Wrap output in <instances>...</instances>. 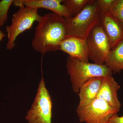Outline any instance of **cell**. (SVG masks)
Segmentation results:
<instances>
[{
  "mask_svg": "<svg viewBox=\"0 0 123 123\" xmlns=\"http://www.w3.org/2000/svg\"><path fill=\"white\" fill-rule=\"evenodd\" d=\"M66 37L64 18L49 13L42 16L38 22L31 46L35 50L43 55L59 50L60 44Z\"/></svg>",
  "mask_w": 123,
  "mask_h": 123,
  "instance_id": "6da1fadb",
  "label": "cell"
},
{
  "mask_svg": "<svg viewBox=\"0 0 123 123\" xmlns=\"http://www.w3.org/2000/svg\"><path fill=\"white\" fill-rule=\"evenodd\" d=\"M66 66L73 91L75 93H78L81 86L91 78L112 76L113 74L105 64L83 62L69 56Z\"/></svg>",
  "mask_w": 123,
  "mask_h": 123,
  "instance_id": "7a4b0ae2",
  "label": "cell"
},
{
  "mask_svg": "<svg viewBox=\"0 0 123 123\" xmlns=\"http://www.w3.org/2000/svg\"><path fill=\"white\" fill-rule=\"evenodd\" d=\"M100 13L97 0H90L76 15L64 18L67 37L86 39L91 29L99 21Z\"/></svg>",
  "mask_w": 123,
  "mask_h": 123,
  "instance_id": "3957f363",
  "label": "cell"
},
{
  "mask_svg": "<svg viewBox=\"0 0 123 123\" xmlns=\"http://www.w3.org/2000/svg\"><path fill=\"white\" fill-rule=\"evenodd\" d=\"M13 15L11 24L6 27L8 41L6 49L11 50L16 46L15 41L21 34L31 28L35 22H38L42 16L38 9L22 6Z\"/></svg>",
  "mask_w": 123,
  "mask_h": 123,
  "instance_id": "277c9868",
  "label": "cell"
},
{
  "mask_svg": "<svg viewBox=\"0 0 123 123\" xmlns=\"http://www.w3.org/2000/svg\"><path fill=\"white\" fill-rule=\"evenodd\" d=\"M42 73L34 101L25 116L28 123H52V101L45 85L42 66Z\"/></svg>",
  "mask_w": 123,
  "mask_h": 123,
  "instance_id": "5b68a950",
  "label": "cell"
},
{
  "mask_svg": "<svg viewBox=\"0 0 123 123\" xmlns=\"http://www.w3.org/2000/svg\"><path fill=\"white\" fill-rule=\"evenodd\" d=\"M86 39L89 59L95 63L104 64L111 47L110 40L99 21L91 29Z\"/></svg>",
  "mask_w": 123,
  "mask_h": 123,
  "instance_id": "8992f818",
  "label": "cell"
},
{
  "mask_svg": "<svg viewBox=\"0 0 123 123\" xmlns=\"http://www.w3.org/2000/svg\"><path fill=\"white\" fill-rule=\"evenodd\" d=\"M77 115L80 123H108L118 111L103 99L97 98L83 107L77 108Z\"/></svg>",
  "mask_w": 123,
  "mask_h": 123,
  "instance_id": "52a82bcc",
  "label": "cell"
},
{
  "mask_svg": "<svg viewBox=\"0 0 123 123\" xmlns=\"http://www.w3.org/2000/svg\"><path fill=\"white\" fill-rule=\"evenodd\" d=\"M99 22L110 40L112 49L123 40V23L110 12H100Z\"/></svg>",
  "mask_w": 123,
  "mask_h": 123,
  "instance_id": "ba28073f",
  "label": "cell"
},
{
  "mask_svg": "<svg viewBox=\"0 0 123 123\" xmlns=\"http://www.w3.org/2000/svg\"><path fill=\"white\" fill-rule=\"evenodd\" d=\"M59 50L80 61L89 62V50L86 39L74 36L66 37L60 44Z\"/></svg>",
  "mask_w": 123,
  "mask_h": 123,
  "instance_id": "9c48e42d",
  "label": "cell"
},
{
  "mask_svg": "<svg viewBox=\"0 0 123 123\" xmlns=\"http://www.w3.org/2000/svg\"><path fill=\"white\" fill-rule=\"evenodd\" d=\"M62 2L63 0H15L13 4L19 7L24 6L37 9H46L61 17H70L68 10Z\"/></svg>",
  "mask_w": 123,
  "mask_h": 123,
  "instance_id": "30bf717a",
  "label": "cell"
},
{
  "mask_svg": "<svg viewBox=\"0 0 123 123\" xmlns=\"http://www.w3.org/2000/svg\"><path fill=\"white\" fill-rule=\"evenodd\" d=\"M120 88V86L112 76L104 77L97 98L105 101L119 112L121 104L118 97V92Z\"/></svg>",
  "mask_w": 123,
  "mask_h": 123,
  "instance_id": "8fae6325",
  "label": "cell"
},
{
  "mask_svg": "<svg viewBox=\"0 0 123 123\" xmlns=\"http://www.w3.org/2000/svg\"><path fill=\"white\" fill-rule=\"evenodd\" d=\"M103 78L102 77L93 78L81 86L78 92L79 101L77 108L87 105L97 98Z\"/></svg>",
  "mask_w": 123,
  "mask_h": 123,
  "instance_id": "7c38bea8",
  "label": "cell"
},
{
  "mask_svg": "<svg viewBox=\"0 0 123 123\" xmlns=\"http://www.w3.org/2000/svg\"><path fill=\"white\" fill-rule=\"evenodd\" d=\"M104 64L115 74L123 70V40L111 49Z\"/></svg>",
  "mask_w": 123,
  "mask_h": 123,
  "instance_id": "4fadbf2b",
  "label": "cell"
},
{
  "mask_svg": "<svg viewBox=\"0 0 123 123\" xmlns=\"http://www.w3.org/2000/svg\"><path fill=\"white\" fill-rule=\"evenodd\" d=\"M90 0H63V4L66 7L70 17H73L79 13L85 7Z\"/></svg>",
  "mask_w": 123,
  "mask_h": 123,
  "instance_id": "5bb4252c",
  "label": "cell"
},
{
  "mask_svg": "<svg viewBox=\"0 0 123 123\" xmlns=\"http://www.w3.org/2000/svg\"><path fill=\"white\" fill-rule=\"evenodd\" d=\"M14 0H1L0 1V28L7 22L8 18V13Z\"/></svg>",
  "mask_w": 123,
  "mask_h": 123,
  "instance_id": "9a60e30c",
  "label": "cell"
},
{
  "mask_svg": "<svg viewBox=\"0 0 123 123\" xmlns=\"http://www.w3.org/2000/svg\"><path fill=\"white\" fill-rule=\"evenodd\" d=\"M110 12L123 24V0H115Z\"/></svg>",
  "mask_w": 123,
  "mask_h": 123,
  "instance_id": "2e32d148",
  "label": "cell"
},
{
  "mask_svg": "<svg viewBox=\"0 0 123 123\" xmlns=\"http://www.w3.org/2000/svg\"><path fill=\"white\" fill-rule=\"evenodd\" d=\"M115 0H97V4L101 12H110Z\"/></svg>",
  "mask_w": 123,
  "mask_h": 123,
  "instance_id": "e0dca14e",
  "label": "cell"
},
{
  "mask_svg": "<svg viewBox=\"0 0 123 123\" xmlns=\"http://www.w3.org/2000/svg\"><path fill=\"white\" fill-rule=\"evenodd\" d=\"M108 123H123V116H119L116 114L112 116Z\"/></svg>",
  "mask_w": 123,
  "mask_h": 123,
  "instance_id": "ac0fdd59",
  "label": "cell"
},
{
  "mask_svg": "<svg viewBox=\"0 0 123 123\" xmlns=\"http://www.w3.org/2000/svg\"><path fill=\"white\" fill-rule=\"evenodd\" d=\"M6 36L5 34L2 31L0 30V42L2 41L3 39Z\"/></svg>",
  "mask_w": 123,
  "mask_h": 123,
  "instance_id": "d6986e66",
  "label": "cell"
}]
</instances>
